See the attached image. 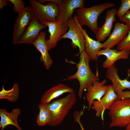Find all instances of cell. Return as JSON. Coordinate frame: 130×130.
<instances>
[{
	"label": "cell",
	"instance_id": "cell-20",
	"mask_svg": "<svg viewBox=\"0 0 130 130\" xmlns=\"http://www.w3.org/2000/svg\"><path fill=\"white\" fill-rule=\"evenodd\" d=\"M81 29L85 39V50L91 60H96L98 54L101 49L103 48V43L91 38L87 34L85 29Z\"/></svg>",
	"mask_w": 130,
	"mask_h": 130
},
{
	"label": "cell",
	"instance_id": "cell-11",
	"mask_svg": "<svg viewBox=\"0 0 130 130\" xmlns=\"http://www.w3.org/2000/svg\"><path fill=\"white\" fill-rule=\"evenodd\" d=\"M129 29L125 24L117 22L109 38L103 43V48L112 49L117 46L126 37Z\"/></svg>",
	"mask_w": 130,
	"mask_h": 130
},
{
	"label": "cell",
	"instance_id": "cell-7",
	"mask_svg": "<svg viewBox=\"0 0 130 130\" xmlns=\"http://www.w3.org/2000/svg\"><path fill=\"white\" fill-rule=\"evenodd\" d=\"M34 16L31 6L26 7L20 13L13 24V43L19 44L20 40Z\"/></svg>",
	"mask_w": 130,
	"mask_h": 130
},
{
	"label": "cell",
	"instance_id": "cell-2",
	"mask_svg": "<svg viewBox=\"0 0 130 130\" xmlns=\"http://www.w3.org/2000/svg\"><path fill=\"white\" fill-rule=\"evenodd\" d=\"M76 101L77 98L73 91L69 93L66 97L47 105L51 114V119L47 124L51 126L59 125L68 114Z\"/></svg>",
	"mask_w": 130,
	"mask_h": 130
},
{
	"label": "cell",
	"instance_id": "cell-17",
	"mask_svg": "<svg viewBox=\"0 0 130 130\" xmlns=\"http://www.w3.org/2000/svg\"><path fill=\"white\" fill-rule=\"evenodd\" d=\"M117 11L116 8H112L106 12L105 22L102 26L99 27L96 35L98 41L100 42L104 41L111 34L113 23L117 21L115 15Z\"/></svg>",
	"mask_w": 130,
	"mask_h": 130
},
{
	"label": "cell",
	"instance_id": "cell-6",
	"mask_svg": "<svg viewBox=\"0 0 130 130\" xmlns=\"http://www.w3.org/2000/svg\"><path fill=\"white\" fill-rule=\"evenodd\" d=\"M68 31L60 39H68L72 40L71 44L73 48H78L79 52L76 55H79L85 50V39L76 15L69 19L67 21Z\"/></svg>",
	"mask_w": 130,
	"mask_h": 130
},
{
	"label": "cell",
	"instance_id": "cell-25",
	"mask_svg": "<svg viewBox=\"0 0 130 130\" xmlns=\"http://www.w3.org/2000/svg\"><path fill=\"white\" fill-rule=\"evenodd\" d=\"M13 5V8L16 13H20L26 7L24 2L22 0H9Z\"/></svg>",
	"mask_w": 130,
	"mask_h": 130
},
{
	"label": "cell",
	"instance_id": "cell-5",
	"mask_svg": "<svg viewBox=\"0 0 130 130\" xmlns=\"http://www.w3.org/2000/svg\"><path fill=\"white\" fill-rule=\"evenodd\" d=\"M34 16L41 23L54 21L58 16V6L54 2H50L45 4L41 3L37 0H30Z\"/></svg>",
	"mask_w": 130,
	"mask_h": 130
},
{
	"label": "cell",
	"instance_id": "cell-18",
	"mask_svg": "<svg viewBox=\"0 0 130 130\" xmlns=\"http://www.w3.org/2000/svg\"><path fill=\"white\" fill-rule=\"evenodd\" d=\"M21 114V110L18 108L13 109L10 112L4 109H0V128L3 130L10 125L15 126L18 130H22L18 122V118Z\"/></svg>",
	"mask_w": 130,
	"mask_h": 130
},
{
	"label": "cell",
	"instance_id": "cell-13",
	"mask_svg": "<svg viewBox=\"0 0 130 130\" xmlns=\"http://www.w3.org/2000/svg\"><path fill=\"white\" fill-rule=\"evenodd\" d=\"M105 76L107 78L112 82V88L118 96L125 89L130 90V81L128 80L127 78L122 79L120 78L118 70L115 67V64L107 68Z\"/></svg>",
	"mask_w": 130,
	"mask_h": 130
},
{
	"label": "cell",
	"instance_id": "cell-3",
	"mask_svg": "<svg viewBox=\"0 0 130 130\" xmlns=\"http://www.w3.org/2000/svg\"><path fill=\"white\" fill-rule=\"evenodd\" d=\"M115 5L114 3L107 2L88 8H78L76 10V15L80 25L82 27L84 25L87 26L96 35L99 27L98 25L99 17L104 10Z\"/></svg>",
	"mask_w": 130,
	"mask_h": 130
},
{
	"label": "cell",
	"instance_id": "cell-9",
	"mask_svg": "<svg viewBox=\"0 0 130 130\" xmlns=\"http://www.w3.org/2000/svg\"><path fill=\"white\" fill-rule=\"evenodd\" d=\"M106 80L104 79L101 82H95L86 89V98L88 102V110L91 108L92 103L95 100L101 99L106 93L111 85H105Z\"/></svg>",
	"mask_w": 130,
	"mask_h": 130
},
{
	"label": "cell",
	"instance_id": "cell-27",
	"mask_svg": "<svg viewBox=\"0 0 130 130\" xmlns=\"http://www.w3.org/2000/svg\"><path fill=\"white\" fill-rule=\"evenodd\" d=\"M127 98H130V90L123 91L118 96L117 100Z\"/></svg>",
	"mask_w": 130,
	"mask_h": 130
},
{
	"label": "cell",
	"instance_id": "cell-14",
	"mask_svg": "<svg viewBox=\"0 0 130 130\" xmlns=\"http://www.w3.org/2000/svg\"><path fill=\"white\" fill-rule=\"evenodd\" d=\"M118 96L114 92L111 85L105 95L100 100H95L92 103L91 109L95 112V116L99 117L106 109L117 99Z\"/></svg>",
	"mask_w": 130,
	"mask_h": 130
},
{
	"label": "cell",
	"instance_id": "cell-1",
	"mask_svg": "<svg viewBox=\"0 0 130 130\" xmlns=\"http://www.w3.org/2000/svg\"><path fill=\"white\" fill-rule=\"evenodd\" d=\"M80 55L79 61L78 63L76 64L77 68V72L64 80H70L76 79L78 81L79 87L78 95L79 98L81 99L84 91L95 82L99 81V79L98 75L92 72L90 68L89 64L91 60L85 50Z\"/></svg>",
	"mask_w": 130,
	"mask_h": 130
},
{
	"label": "cell",
	"instance_id": "cell-26",
	"mask_svg": "<svg viewBox=\"0 0 130 130\" xmlns=\"http://www.w3.org/2000/svg\"><path fill=\"white\" fill-rule=\"evenodd\" d=\"M119 19L121 22L125 23L130 29V10L124 16L119 18Z\"/></svg>",
	"mask_w": 130,
	"mask_h": 130
},
{
	"label": "cell",
	"instance_id": "cell-4",
	"mask_svg": "<svg viewBox=\"0 0 130 130\" xmlns=\"http://www.w3.org/2000/svg\"><path fill=\"white\" fill-rule=\"evenodd\" d=\"M109 127H126L130 124V98L117 100L108 108Z\"/></svg>",
	"mask_w": 130,
	"mask_h": 130
},
{
	"label": "cell",
	"instance_id": "cell-29",
	"mask_svg": "<svg viewBox=\"0 0 130 130\" xmlns=\"http://www.w3.org/2000/svg\"><path fill=\"white\" fill-rule=\"evenodd\" d=\"M124 130H130V124L125 127V128Z\"/></svg>",
	"mask_w": 130,
	"mask_h": 130
},
{
	"label": "cell",
	"instance_id": "cell-15",
	"mask_svg": "<svg viewBox=\"0 0 130 130\" xmlns=\"http://www.w3.org/2000/svg\"><path fill=\"white\" fill-rule=\"evenodd\" d=\"M118 50L117 49L107 48L99 51L98 54V58L101 55L106 57L105 60L102 64L103 68H108L110 67L118 60L127 59L129 58L130 52Z\"/></svg>",
	"mask_w": 130,
	"mask_h": 130
},
{
	"label": "cell",
	"instance_id": "cell-16",
	"mask_svg": "<svg viewBox=\"0 0 130 130\" xmlns=\"http://www.w3.org/2000/svg\"><path fill=\"white\" fill-rule=\"evenodd\" d=\"M46 33L41 31L37 39L32 44L41 54L40 60L46 70H49L53 64V61L49 53L46 43Z\"/></svg>",
	"mask_w": 130,
	"mask_h": 130
},
{
	"label": "cell",
	"instance_id": "cell-10",
	"mask_svg": "<svg viewBox=\"0 0 130 130\" xmlns=\"http://www.w3.org/2000/svg\"><path fill=\"white\" fill-rule=\"evenodd\" d=\"M84 0H63L56 20L67 23L75 9L84 7Z\"/></svg>",
	"mask_w": 130,
	"mask_h": 130
},
{
	"label": "cell",
	"instance_id": "cell-12",
	"mask_svg": "<svg viewBox=\"0 0 130 130\" xmlns=\"http://www.w3.org/2000/svg\"><path fill=\"white\" fill-rule=\"evenodd\" d=\"M46 27L34 16L20 39L19 44H32L37 39L41 30Z\"/></svg>",
	"mask_w": 130,
	"mask_h": 130
},
{
	"label": "cell",
	"instance_id": "cell-8",
	"mask_svg": "<svg viewBox=\"0 0 130 130\" xmlns=\"http://www.w3.org/2000/svg\"><path fill=\"white\" fill-rule=\"evenodd\" d=\"M48 28L50 34L48 39L46 43L48 51L55 47L60 38L67 32L68 29L67 23L56 20L45 23Z\"/></svg>",
	"mask_w": 130,
	"mask_h": 130
},
{
	"label": "cell",
	"instance_id": "cell-24",
	"mask_svg": "<svg viewBox=\"0 0 130 130\" xmlns=\"http://www.w3.org/2000/svg\"><path fill=\"white\" fill-rule=\"evenodd\" d=\"M119 51L130 52V29L126 37L117 46Z\"/></svg>",
	"mask_w": 130,
	"mask_h": 130
},
{
	"label": "cell",
	"instance_id": "cell-21",
	"mask_svg": "<svg viewBox=\"0 0 130 130\" xmlns=\"http://www.w3.org/2000/svg\"><path fill=\"white\" fill-rule=\"evenodd\" d=\"M0 92V99H5L9 101L15 102L18 98L19 94V89L18 84L15 83L13 85L12 88L10 90H6L4 86Z\"/></svg>",
	"mask_w": 130,
	"mask_h": 130
},
{
	"label": "cell",
	"instance_id": "cell-19",
	"mask_svg": "<svg viewBox=\"0 0 130 130\" xmlns=\"http://www.w3.org/2000/svg\"><path fill=\"white\" fill-rule=\"evenodd\" d=\"M74 91L73 89L63 84L60 83L47 90L42 95L40 103L47 105L54 99L64 93Z\"/></svg>",
	"mask_w": 130,
	"mask_h": 130
},
{
	"label": "cell",
	"instance_id": "cell-23",
	"mask_svg": "<svg viewBox=\"0 0 130 130\" xmlns=\"http://www.w3.org/2000/svg\"><path fill=\"white\" fill-rule=\"evenodd\" d=\"M121 2L120 6L116 13L119 18L124 16L130 10V0H121Z\"/></svg>",
	"mask_w": 130,
	"mask_h": 130
},
{
	"label": "cell",
	"instance_id": "cell-30",
	"mask_svg": "<svg viewBox=\"0 0 130 130\" xmlns=\"http://www.w3.org/2000/svg\"><path fill=\"white\" fill-rule=\"evenodd\" d=\"M127 73L129 75H130V67L127 70Z\"/></svg>",
	"mask_w": 130,
	"mask_h": 130
},
{
	"label": "cell",
	"instance_id": "cell-28",
	"mask_svg": "<svg viewBox=\"0 0 130 130\" xmlns=\"http://www.w3.org/2000/svg\"><path fill=\"white\" fill-rule=\"evenodd\" d=\"M8 0H0V9L3 10L4 8L6 6L8 3Z\"/></svg>",
	"mask_w": 130,
	"mask_h": 130
},
{
	"label": "cell",
	"instance_id": "cell-22",
	"mask_svg": "<svg viewBox=\"0 0 130 130\" xmlns=\"http://www.w3.org/2000/svg\"><path fill=\"white\" fill-rule=\"evenodd\" d=\"M38 106L39 111L37 118V123L39 126H42L47 124L51 118L50 111L47 105L40 103Z\"/></svg>",
	"mask_w": 130,
	"mask_h": 130
}]
</instances>
